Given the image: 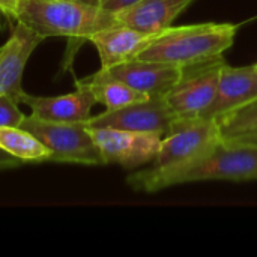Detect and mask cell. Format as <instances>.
<instances>
[{
	"label": "cell",
	"mask_w": 257,
	"mask_h": 257,
	"mask_svg": "<svg viewBox=\"0 0 257 257\" xmlns=\"http://www.w3.org/2000/svg\"><path fill=\"white\" fill-rule=\"evenodd\" d=\"M254 179H257V146L230 143L221 139L208 152L182 167L167 172L140 169L126 176V184L136 191L157 193L173 185L191 182H242Z\"/></svg>",
	"instance_id": "1"
},
{
	"label": "cell",
	"mask_w": 257,
	"mask_h": 257,
	"mask_svg": "<svg viewBox=\"0 0 257 257\" xmlns=\"http://www.w3.org/2000/svg\"><path fill=\"white\" fill-rule=\"evenodd\" d=\"M14 20L42 39L65 36L83 42L120 24L114 12L81 0H20Z\"/></svg>",
	"instance_id": "2"
},
{
	"label": "cell",
	"mask_w": 257,
	"mask_h": 257,
	"mask_svg": "<svg viewBox=\"0 0 257 257\" xmlns=\"http://www.w3.org/2000/svg\"><path fill=\"white\" fill-rule=\"evenodd\" d=\"M238 32L230 23H200L170 27L160 35L137 56L142 60L169 63L181 68L223 59Z\"/></svg>",
	"instance_id": "3"
},
{
	"label": "cell",
	"mask_w": 257,
	"mask_h": 257,
	"mask_svg": "<svg viewBox=\"0 0 257 257\" xmlns=\"http://www.w3.org/2000/svg\"><path fill=\"white\" fill-rule=\"evenodd\" d=\"M21 128L32 133L51 152L50 161L84 166L104 164L86 123L51 122L29 114L24 117Z\"/></svg>",
	"instance_id": "4"
},
{
	"label": "cell",
	"mask_w": 257,
	"mask_h": 257,
	"mask_svg": "<svg viewBox=\"0 0 257 257\" xmlns=\"http://www.w3.org/2000/svg\"><path fill=\"white\" fill-rule=\"evenodd\" d=\"M221 142V133L215 119H178L169 134L161 139L157 157L146 170L167 172L182 167L199 158Z\"/></svg>",
	"instance_id": "5"
},
{
	"label": "cell",
	"mask_w": 257,
	"mask_h": 257,
	"mask_svg": "<svg viewBox=\"0 0 257 257\" xmlns=\"http://www.w3.org/2000/svg\"><path fill=\"white\" fill-rule=\"evenodd\" d=\"M224 59L182 68L181 80L164 95L170 110L181 120L200 119L214 101Z\"/></svg>",
	"instance_id": "6"
},
{
	"label": "cell",
	"mask_w": 257,
	"mask_h": 257,
	"mask_svg": "<svg viewBox=\"0 0 257 257\" xmlns=\"http://www.w3.org/2000/svg\"><path fill=\"white\" fill-rule=\"evenodd\" d=\"M89 128V126H87ZM104 164L134 170L151 164L158 154L163 136L116 128H89Z\"/></svg>",
	"instance_id": "7"
},
{
	"label": "cell",
	"mask_w": 257,
	"mask_h": 257,
	"mask_svg": "<svg viewBox=\"0 0 257 257\" xmlns=\"http://www.w3.org/2000/svg\"><path fill=\"white\" fill-rule=\"evenodd\" d=\"M176 120L178 116L170 110L164 96H151L145 101L92 116L86 126L155 133L164 137L172 131Z\"/></svg>",
	"instance_id": "8"
},
{
	"label": "cell",
	"mask_w": 257,
	"mask_h": 257,
	"mask_svg": "<svg viewBox=\"0 0 257 257\" xmlns=\"http://www.w3.org/2000/svg\"><path fill=\"white\" fill-rule=\"evenodd\" d=\"M182 72L184 69L181 66L133 59L111 68H99V71L90 77L99 80H117L149 96H164L181 80Z\"/></svg>",
	"instance_id": "9"
},
{
	"label": "cell",
	"mask_w": 257,
	"mask_h": 257,
	"mask_svg": "<svg viewBox=\"0 0 257 257\" xmlns=\"http://www.w3.org/2000/svg\"><path fill=\"white\" fill-rule=\"evenodd\" d=\"M257 99V63L230 66L224 63L220 71L214 101L202 119H220Z\"/></svg>",
	"instance_id": "10"
},
{
	"label": "cell",
	"mask_w": 257,
	"mask_h": 257,
	"mask_svg": "<svg viewBox=\"0 0 257 257\" xmlns=\"http://www.w3.org/2000/svg\"><path fill=\"white\" fill-rule=\"evenodd\" d=\"M77 89L66 95L59 96H38L30 95L23 90L18 98V102L26 104L32 116L51 120V122H78L86 123L92 117V108L96 104V99L90 89L75 81Z\"/></svg>",
	"instance_id": "11"
},
{
	"label": "cell",
	"mask_w": 257,
	"mask_h": 257,
	"mask_svg": "<svg viewBox=\"0 0 257 257\" xmlns=\"http://www.w3.org/2000/svg\"><path fill=\"white\" fill-rule=\"evenodd\" d=\"M42 41L41 36L17 21L9 39L0 47V96L8 95L18 101L23 93L21 80L26 65Z\"/></svg>",
	"instance_id": "12"
},
{
	"label": "cell",
	"mask_w": 257,
	"mask_h": 257,
	"mask_svg": "<svg viewBox=\"0 0 257 257\" xmlns=\"http://www.w3.org/2000/svg\"><path fill=\"white\" fill-rule=\"evenodd\" d=\"M155 36L157 35L145 33L119 24L96 32L87 41L96 48L101 68L105 69L137 59V56L155 39Z\"/></svg>",
	"instance_id": "13"
},
{
	"label": "cell",
	"mask_w": 257,
	"mask_h": 257,
	"mask_svg": "<svg viewBox=\"0 0 257 257\" xmlns=\"http://www.w3.org/2000/svg\"><path fill=\"white\" fill-rule=\"evenodd\" d=\"M194 0H142L134 6L116 12L122 26L158 35L173 26L176 18Z\"/></svg>",
	"instance_id": "14"
},
{
	"label": "cell",
	"mask_w": 257,
	"mask_h": 257,
	"mask_svg": "<svg viewBox=\"0 0 257 257\" xmlns=\"http://www.w3.org/2000/svg\"><path fill=\"white\" fill-rule=\"evenodd\" d=\"M0 148L23 163H41L51 158V152L21 126H0Z\"/></svg>",
	"instance_id": "15"
},
{
	"label": "cell",
	"mask_w": 257,
	"mask_h": 257,
	"mask_svg": "<svg viewBox=\"0 0 257 257\" xmlns=\"http://www.w3.org/2000/svg\"><path fill=\"white\" fill-rule=\"evenodd\" d=\"M78 81L90 89V92L93 93V96L96 99V104H102L105 107V110L122 108L125 105L140 102V101L151 98L149 95L139 92V90L133 89L131 86H128L122 81H117V80H99V78H92L89 75Z\"/></svg>",
	"instance_id": "16"
},
{
	"label": "cell",
	"mask_w": 257,
	"mask_h": 257,
	"mask_svg": "<svg viewBox=\"0 0 257 257\" xmlns=\"http://www.w3.org/2000/svg\"><path fill=\"white\" fill-rule=\"evenodd\" d=\"M221 139H230L257 130V99L217 119Z\"/></svg>",
	"instance_id": "17"
},
{
	"label": "cell",
	"mask_w": 257,
	"mask_h": 257,
	"mask_svg": "<svg viewBox=\"0 0 257 257\" xmlns=\"http://www.w3.org/2000/svg\"><path fill=\"white\" fill-rule=\"evenodd\" d=\"M26 114L20 110L18 101L12 96H0V126H21Z\"/></svg>",
	"instance_id": "18"
},
{
	"label": "cell",
	"mask_w": 257,
	"mask_h": 257,
	"mask_svg": "<svg viewBox=\"0 0 257 257\" xmlns=\"http://www.w3.org/2000/svg\"><path fill=\"white\" fill-rule=\"evenodd\" d=\"M139 2H142V0H101L99 6L116 14V12H120L123 9H128L131 6H134Z\"/></svg>",
	"instance_id": "19"
},
{
	"label": "cell",
	"mask_w": 257,
	"mask_h": 257,
	"mask_svg": "<svg viewBox=\"0 0 257 257\" xmlns=\"http://www.w3.org/2000/svg\"><path fill=\"white\" fill-rule=\"evenodd\" d=\"M223 140L230 142V143H238V145H251V146H257V130L250 131V133L239 134V136H235V137H230V139H223Z\"/></svg>",
	"instance_id": "20"
},
{
	"label": "cell",
	"mask_w": 257,
	"mask_h": 257,
	"mask_svg": "<svg viewBox=\"0 0 257 257\" xmlns=\"http://www.w3.org/2000/svg\"><path fill=\"white\" fill-rule=\"evenodd\" d=\"M20 0H0V12L9 18H15V12Z\"/></svg>",
	"instance_id": "21"
},
{
	"label": "cell",
	"mask_w": 257,
	"mask_h": 257,
	"mask_svg": "<svg viewBox=\"0 0 257 257\" xmlns=\"http://www.w3.org/2000/svg\"><path fill=\"white\" fill-rule=\"evenodd\" d=\"M23 161H20L18 158L12 157L11 154H8L6 151H3L0 148V169H8V167H15L20 166Z\"/></svg>",
	"instance_id": "22"
},
{
	"label": "cell",
	"mask_w": 257,
	"mask_h": 257,
	"mask_svg": "<svg viewBox=\"0 0 257 257\" xmlns=\"http://www.w3.org/2000/svg\"><path fill=\"white\" fill-rule=\"evenodd\" d=\"M81 2H86L89 5H96V6H99V3H101V0H81Z\"/></svg>",
	"instance_id": "23"
}]
</instances>
